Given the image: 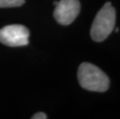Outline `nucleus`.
Masks as SVG:
<instances>
[{"instance_id":"nucleus-7","label":"nucleus","mask_w":120,"mask_h":119,"mask_svg":"<svg viewBox=\"0 0 120 119\" xmlns=\"http://www.w3.org/2000/svg\"><path fill=\"white\" fill-rule=\"evenodd\" d=\"M119 31V28H117V29H116V30H115V32H118Z\"/></svg>"},{"instance_id":"nucleus-3","label":"nucleus","mask_w":120,"mask_h":119,"mask_svg":"<svg viewBox=\"0 0 120 119\" xmlns=\"http://www.w3.org/2000/svg\"><path fill=\"white\" fill-rule=\"evenodd\" d=\"M29 37V29L22 25H9L0 29V43L8 47L26 46Z\"/></svg>"},{"instance_id":"nucleus-5","label":"nucleus","mask_w":120,"mask_h":119,"mask_svg":"<svg viewBox=\"0 0 120 119\" xmlns=\"http://www.w3.org/2000/svg\"><path fill=\"white\" fill-rule=\"evenodd\" d=\"M25 0H0V8H9L22 6Z\"/></svg>"},{"instance_id":"nucleus-1","label":"nucleus","mask_w":120,"mask_h":119,"mask_svg":"<svg viewBox=\"0 0 120 119\" xmlns=\"http://www.w3.org/2000/svg\"><path fill=\"white\" fill-rule=\"evenodd\" d=\"M78 79L81 87L90 91L105 92L110 84L108 76L90 63H82L79 66Z\"/></svg>"},{"instance_id":"nucleus-2","label":"nucleus","mask_w":120,"mask_h":119,"mask_svg":"<svg viewBox=\"0 0 120 119\" xmlns=\"http://www.w3.org/2000/svg\"><path fill=\"white\" fill-rule=\"evenodd\" d=\"M116 9L110 2H106L98 11L91 28V36L94 41L102 42L111 34L116 24Z\"/></svg>"},{"instance_id":"nucleus-8","label":"nucleus","mask_w":120,"mask_h":119,"mask_svg":"<svg viewBox=\"0 0 120 119\" xmlns=\"http://www.w3.org/2000/svg\"><path fill=\"white\" fill-rule=\"evenodd\" d=\"M57 2H57V1H56V2H53V5H54V6H56V5L57 4Z\"/></svg>"},{"instance_id":"nucleus-6","label":"nucleus","mask_w":120,"mask_h":119,"mask_svg":"<svg viewBox=\"0 0 120 119\" xmlns=\"http://www.w3.org/2000/svg\"><path fill=\"white\" fill-rule=\"evenodd\" d=\"M33 119H46L47 118V116L43 112H38L32 117Z\"/></svg>"},{"instance_id":"nucleus-4","label":"nucleus","mask_w":120,"mask_h":119,"mask_svg":"<svg viewBox=\"0 0 120 119\" xmlns=\"http://www.w3.org/2000/svg\"><path fill=\"white\" fill-rule=\"evenodd\" d=\"M55 6L53 16L57 22L64 26L74 22L81 9L78 0H60Z\"/></svg>"}]
</instances>
